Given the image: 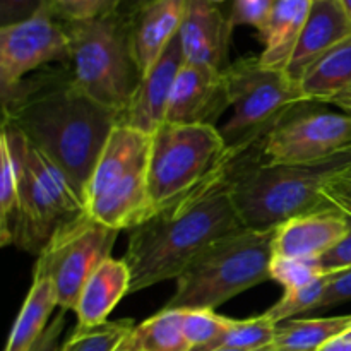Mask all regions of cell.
Masks as SVG:
<instances>
[{
    "label": "cell",
    "instance_id": "603a6c76",
    "mask_svg": "<svg viewBox=\"0 0 351 351\" xmlns=\"http://www.w3.org/2000/svg\"><path fill=\"white\" fill-rule=\"evenodd\" d=\"M55 307H58L57 295L50 280L33 274V283L24 304L10 329L7 346L3 351H29L50 324Z\"/></svg>",
    "mask_w": 351,
    "mask_h": 351
},
{
    "label": "cell",
    "instance_id": "bcb514c9",
    "mask_svg": "<svg viewBox=\"0 0 351 351\" xmlns=\"http://www.w3.org/2000/svg\"><path fill=\"white\" fill-rule=\"evenodd\" d=\"M117 351H123V350H120V348H119V350H117Z\"/></svg>",
    "mask_w": 351,
    "mask_h": 351
},
{
    "label": "cell",
    "instance_id": "5b68a950",
    "mask_svg": "<svg viewBox=\"0 0 351 351\" xmlns=\"http://www.w3.org/2000/svg\"><path fill=\"white\" fill-rule=\"evenodd\" d=\"M235 158L218 127L165 122L151 136L147 161L153 215L211 185L228 171Z\"/></svg>",
    "mask_w": 351,
    "mask_h": 351
},
{
    "label": "cell",
    "instance_id": "6da1fadb",
    "mask_svg": "<svg viewBox=\"0 0 351 351\" xmlns=\"http://www.w3.org/2000/svg\"><path fill=\"white\" fill-rule=\"evenodd\" d=\"M5 125L57 165L84 199V189L120 117L89 98L65 65L45 67L2 99Z\"/></svg>",
    "mask_w": 351,
    "mask_h": 351
},
{
    "label": "cell",
    "instance_id": "30bf717a",
    "mask_svg": "<svg viewBox=\"0 0 351 351\" xmlns=\"http://www.w3.org/2000/svg\"><path fill=\"white\" fill-rule=\"evenodd\" d=\"M305 106L291 108L263 141L264 160L315 163L351 151V113Z\"/></svg>",
    "mask_w": 351,
    "mask_h": 351
},
{
    "label": "cell",
    "instance_id": "f546056e",
    "mask_svg": "<svg viewBox=\"0 0 351 351\" xmlns=\"http://www.w3.org/2000/svg\"><path fill=\"white\" fill-rule=\"evenodd\" d=\"M326 287H328V274H322L314 283L307 285V287L300 288V290L285 291L280 302L274 304L271 308H267L264 314L271 321L276 322V324H281L285 321H290L297 314L317 311L319 304L322 300V295L326 291Z\"/></svg>",
    "mask_w": 351,
    "mask_h": 351
},
{
    "label": "cell",
    "instance_id": "44dd1931",
    "mask_svg": "<svg viewBox=\"0 0 351 351\" xmlns=\"http://www.w3.org/2000/svg\"><path fill=\"white\" fill-rule=\"evenodd\" d=\"M312 0H276L269 19L266 21L259 36L263 40V53L259 62L266 67L285 71L300 40L307 21Z\"/></svg>",
    "mask_w": 351,
    "mask_h": 351
},
{
    "label": "cell",
    "instance_id": "9c48e42d",
    "mask_svg": "<svg viewBox=\"0 0 351 351\" xmlns=\"http://www.w3.org/2000/svg\"><path fill=\"white\" fill-rule=\"evenodd\" d=\"M119 233L86 213L51 237L38 256L33 274L50 280L60 311L74 312L84 285L110 259Z\"/></svg>",
    "mask_w": 351,
    "mask_h": 351
},
{
    "label": "cell",
    "instance_id": "836d02e7",
    "mask_svg": "<svg viewBox=\"0 0 351 351\" xmlns=\"http://www.w3.org/2000/svg\"><path fill=\"white\" fill-rule=\"evenodd\" d=\"M45 10H53V0H0V27L23 23Z\"/></svg>",
    "mask_w": 351,
    "mask_h": 351
},
{
    "label": "cell",
    "instance_id": "7bdbcfd3",
    "mask_svg": "<svg viewBox=\"0 0 351 351\" xmlns=\"http://www.w3.org/2000/svg\"><path fill=\"white\" fill-rule=\"evenodd\" d=\"M206 351H242V350H226V348H218V350H206ZM257 351H276L271 346V348H264V350H257Z\"/></svg>",
    "mask_w": 351,
    "mask_h": 351
},
{
    "label": "cell",
    "instance_id": "2e32d148",
    "mask_svg": "<svg viewBox=\"0 0 351 351\" xmlns=\"http://www.w3.org/2000/svg\"><path fill=\"white\" fill-rule=\"evenodd\" d=\"M351 36V17L339 0H312L300 40L285 72L298 84L308 67L329 48Z\"/></svg>",
    "mask_w": 351,
    "mask_h": 351
},
{
    "label": "cell",
    "instance_id": "8d00e7d4",
    "mask_svg": "<svg viewBox=\"0 0 351 351\" xmlns=\"http://www.w3.org/2000/svg\"><path fill=\"white\" fill-rule=\"evenodd\" d=\"M348 216V215H346ZM350 219V230L331 250L324 254V256L319 259L321 263L322 271L326 274L328 273H336V271H345V269H351V216H348Z\"/></svg>",
    "mask_w": 351,
    "mask_h": 351
},
{
    "label": "cell",
    "instance_id": "d6a6232c",
    "mask_svg": "<svg viewBox=\"0 0 351 351\" xmlns=\"http://www.w3.org/2000/svg\"><path fill=\"white\" fill-rule=\"evenodd\" d=\"M276 0H233L232 10L228 14L230 24L237 26H252L261 31L269 19Z\"/></svg>",
    "mask_w": 351,
    "mask_h": 351
},
{
    "label": "cell",
    "instance_id": "d4e9b609",
    "mask_svg": "<svg viewBox=\"0 0 351 351\" xmlns=\"http://www.w3.org/2000/svg\"><path fill=\"white\" fill-rule=\"evenodd\" d=\"M351 328V315L290 319L278 326L273 348L276 351H317Z\"/></svg>",
    "mask_w": 351,
    "mask_h": 351
},
{
    "label": "cell",
    "instance_id": "8992f818",
    "mask_svg": "<svg viewBox=\"0 0 351 351\" xmlns=\"http://www.w3.org/2000/svg\"><path fill=\"white\" fill-rule=\"evenodd\" d=\"M65 27L71 41L65 67L74 82L89 98L120 117L143 81L129 23L108 12L95 19L65 23Z\"/></svg>",
    "mask_w": 351,
    "mask_h": 351
},
{
    "label": "cell",
    "instance_id": "ab89813d",
    "mask_svg": "<svg viewBox=\"0 0 351 351\" xmlns=\"http://www.w3.org/2000/svg\"><path fill=\"white\" fill-rule=\"evenodd\" d=\"M317 351H351V338H346V336L341 335L338 338L331 339L329 343H326Z\"/></svg>",
    "mask_w": 351,
    "mask_h": 351
},
{
    "label": "cell",
    "instance_id": "b9f144b4",
    "mask_svg": "<svg viewBox=\"0 0 351 351\" xmlns=\"http://www.w3.org/2000/svg\"><path fill=\"white\" fill-rule=\"evenodd\" d=\"M339 2L343 3V7H345V10L348 12V16L351 17V0H339Z\"/></svg>",
    "mask_w": 351,
    "mask_h": 351
},
{
    "label": "cell",
    "instance_id": "f35d334b",
    "mask_svg": "<svg viewBox=\"0 0 351 351\" xmlns=\"http://www.w3.org/2000/svg\"><path fill=\"white\" fill-rule=\"evenodd\" d=\"M154 2H158V0H115L110 12L129 23L134 16H137L141 10L146 9Z\"/></svg>",
    "mask_w": 351,
    "mask_h": 351
},
{
    "label": "cell",
    "instance_id": "484cf974",
    "mask_svg": "<svg viewBox=\"0 0 351 351\" xmlns=\"http://www.w3.org/2000/svg\"><path fill=\"white\" fill-rule=\"evenodd\" d=\"M21 185L7 141L0 136V243L9 247L16 243L17 221H19Z\"/></svg>",
    "mask_w": 351,
    "mask_h": 351
},
{
    "label": "cell",
    "instance_id": "7a4b0ae2",
    "mask_svg": "<svg viewBox=\"0 0 351 351\" xmlns=\"http://www.w3.org/2000/svg\"><path fill=\"white\" fill-rule=\"evenodd\" d=\"M242 228L226 171L187 201L130 230L123 256L132 274L130 293L177 280L209 245Z\"/></svg>",
    "mask_w": 351,
    "mask_h": 351
},
{
    "label": "cell",
    "instance_id": "1f68e13d",
    "mask_svg": "<svg viewBox=\"0 0 351 351\" xmlns=\"http://www.w3.org/2000/svg\"><path fill=\"white\" fill-rule=\"evenodd\" d=\"M115 0H53L55 14L65 23L88 21L105 16L112 10Z\"/></svg>",
    "mask_w": 351,
    "mask_h": 351
},
{
    "label": "cell",
    "instance_id": "5bb4252c",
    "mask_svg": "<svg viewBox=\"0 0 351 351\" xmlns=\"http://www.w3.org/2000/svg\"><path fill=\"white\" fill-rule=\"evenodd\" d=\"M233 26L219 5L187 0L178 38L185 64L226 71L230 67L228 50Z\"/></svg>",
    "mask_w": 351,
    "mask_h": 351
},
{
    "label": "cell",
    "instance_id": "e0dca14e",
    "mask_svg": "<svg viewBox=\"0 0 351 351\" xmlns=\"http://www.w3.org/2000/svg\"><path fill=\"white\" fill-rule=\"evenodd\" d=\"M86 213L117 232H130L153 216L147 167L120 178L106 191L86 202Z\"/></svg>",
    "mask_w": 351,
    "mask_h": 351
},
{
    "label": "cell",
    "instance_id": "4dcf8cb0",
    "mask_svg": "<svg viewBox=\"0 0 351 351\" xmlns=\"http://www.w3.org/2000/svg\"><path fill=\"white\" fill-rule=\"evenodd\" d=\"M271 280L285 288V291H295L314 283L326 274L319 259H291V257L274 256L269 267Z\"/></svg>",
    "mask_w": 351,
    "mask_h": 351
},
{
    "label": "cell",
    "instance_id": "ee69618b",
    "mask_svg": "<svg viewBox=\"0 0 351 351\" xmlns=\"http://www.w3.org/2000/svg\"><path fill=\"white\" fill-rule=\"evenodd\" d=\"M202 2H208V3H213V5H221V3H225L226 0H202Z\"/></svg>",
    "mask_w": 351,
    "mask_h": 351
},
{
    "label": "cell",
    "instance_id": "7c38bea8",
    "mask_svg": "<svg viewBox=\"0 0 351 351\" xmlns=\"http://www.w3.org/2000/svg\"><path fill=\"white\" fill-rule=\"evenodd\" d=\"M228 108L226 71L184 64L175 79L165 122L216 127V120Z\"/></svg>",
    "mask_w": 351,
    "mask_h": 351
},
{
    "label": "cell",
    "instance_id": "ffe728a7",
    "mask_svg": "<svg viewBox=\"0 0 351 351\" xmlns=\"http://www.w3.org/2000/svg\"><path fill=\"white\" fill-rule=\"evenodd\" d=\"M132 274L123 259H106L93 273L77 298L74 314L77 329H91L108 322V315L123 297L130 295Z\"/></svg>",
    "mask_w": 351,
    "mask_h": 351
},
{
    "label": "cell",
    "instance_id": "60d3db41",
    "mask_svg": "<svg viewBox=\"0 0 351 351\" xmlns=\"http://www.w3.org/2000/svg\"><path fill=\"white\" fill-rule=\"evenodd\" d=\"M331 105L339 106V108H343V110H345V112L351 113V91L346 93V95L341 96V98L336 99V101H332Z\"/></svg>",
    "mask_w": 351,
    "mask_h": 351
},
{
    "label": "cell",
    "instance_id": "9a60e30c",
    "mask_svg": "<svg viewBox=\"0 0 351 351\" xmlns=\"http://www.w3.org/2000/svg\"><path fill=\"white\" fill-rule=\"evenodd\" d=\"M350 219L338 209L298 216L278 226L273 252L291 259H321L348 233Z\"/></svg>",
    "mask_w": 351,
    "mask_h": 351
},
{
    "label": "cell",
    "instance_id": "d590c367",
    "mask_svg": "<svg viewBox=\"0 0 351 351\" xmlns=\"http://www.w3.org/2000/svg\"><path fill=\"white\" fill-rule=\"evenodd\" d=\"M322 197L331 208L351 216V165L326 185Z\"/></svg>",
    "mask_w": 351,
    "mask_h": 351
},
{
    "label": "cell",
    "instance_id": "74e56055",
    "mask_svg": "<svg viewBox=\"0 0 351 351\" xmlns=\"http://www.w3.org/2000/svg\"><path fill=\"white\" fill-rule=\"evenodd\" d=\"M67 326V311H60L29 351H62V335Z\"/></svg>",
    "mask_w": 351,
    "mask_h": 351
},
{
    "label": "cell",
    "instance_id": "4fadbf2b",
    "mask_svg": "<svg viewBox=\"0 0 351 351\" xmlns=\"http://www.w3.org/2000/svg\"><path fill=\"white\" fill-rule=\"evenodd\" d=\"M185 64L180 38L177 36L165 48L153 67L143 75L139 88L125 112L120 115L119 123L134 127L141 132L153 136L165 123L170 105L175 79Z\"/></svg>",
    "mask_w": 351,
    "mask_h": 351
},
{
    "label": "cell",
    "instance_id": "f6af8a7d",
    "mask_svg": "<svg viewBox=\"0 0 351 351\" xmlns=\"http://www.w3.org/2000/svg\"><path fill=\"white\" fill-rule=\"evenodd\" d=\"M343 336H346V338H351V328L348 329V331H346L345 332V335H343Z\"/></svg>",
    "mask_w": 351,
    "mask_h": 351
},
{
    "label": "cell",
    "instance_id": "e575fe53",
    "mask_svg": "<svg viewBox=\"0 0 351 351\" xmlns=\"http://www.w3.org/2000/svg\"><path fill=\"white\" fill-rule=\"evenodd\" d=\"M346 302H351V269L328 273V287L317 311L338 307Z\"/></svg>",
    "mask_w": 351,
    "mask_h": 351
},
{
    "label": "cell",
    "instance_id": "7402d4cb",
    "mask_svg": "<svg viewBox=\"0 0 351 351\" xmlns=\"http://www.w3.org/2000/svg\"><path fill=\"white\" fill-rule=\"evenodd\" d=\"M305 103L336 101L351 91V36L329 48L298 82Z\"/></svg>",
    "mask_w": 351,
    "mask_h": 351
},
{
    "label": "cell",
    "instance_id": "52a82bcc",
    "mask_svg": "<svg viewBox=\"0 0 351 351\" xmlns=\"http://www.w3.org/2000/svg\"><path fill=\"white\" fill-rule=\"evenodd\" d=\"M19 173L21 202L14 247L40 256L51 237L86 215V204L67 175L41 154L23 134L2 123Z\"/></svg>",
    "mask_w": 351,
    "mask_h": 351
},
{
    "label": "cell",
    "instance_id": "ac0fdd59",
    "mask_svg": "<svg viewBox=\"0 0 351 351\" xmlns=\"http://www.w3.org/2000/svg\"><path fill=\"white\" fill-rule=\"evenodd\" d=\"M151 136L134 127L117 123L106 139L105 147L95 165L91 178L84 189V204L120 178L147 167Z\"/></svg>",
    "mask_w": 351,
    "mask_h": 351
},
{
    "label": "cell",
    "instance_id": "cb8c5ba5",
    "mask_svg": "<svg viewBox=\"0 0 351 351\" xmlns=\"http://www.w3.org/2000/svg\"><path fill=\"white\" fill-rule=\"evenodd\" d=\"M123 351H192L182 326L180 308H161L153 317L136 324L125 341Z\"/></svg>",
    "mask_w": 351,
    "mask_h": 351
},
{
    "label": "cell",
    "instance_id": "8fae6325",
    "mask_svg": "<svg viewBox=\"0 0 351 351\" xmlns=\"http://www.w3.org/2000/svg\"><path fill=\"white\" fill-rule=\"evenodd\" d=\"M65 23L45 10L23 23L0 27V96L5 99L21 82L51 64L69 62Z\"/></svg>",
    "mask_w": 351,
    "mask_h": 351
},
{
    "label": "cell",
    "instance_id": "83f0119b",
    "mask_svg": "<svg viewBox=\"0 0 351 351\" xmlns=\"http://www.w3.org/2000/svg\"><path fill=\"white\" fill-rule=\"evenodd\" d=\"M134 326L130 319H120L91 329L75 328L67 341H64L62 351H117Z\"/></svg>",
    "mask_w": 351,
    "mask_h": 351
},
{
    "label": "cell",
    "instance_id": "d6986e66",
    "mask_svg": "<svg viewBox=\"0 0 351 351\" xmlns=\"http://www.w3.org/2000/svg\"><path fill=\"white\" fill-rule=\"evenodd\" d=\"M187 0H158L129 21L134 57L143 75L178 34Z\"/></svg>",
    "mask_w": 351,
    "mask_h": 351
},
{
    "label": "cell",
    "instance_id": "4316f807",
    "mask_svg": "<svg viewBox=\"0 0 351 351\" xmlns=\"http://www.w3.org/2000/svg\"><path fill=\"white\" fill-rule=\"evenodd\" d=\"M278 326L274 321H271L266 314L256 315V317L243 319V321H237L232 319L230 328L211 343L209 346L201 350L192 351H206V350H242V351H257L264 348H271L276 338Z\"/></svg>",
    "mask_w": 351,
    "mask_h": 351
},
{
    "label": "cell",
    "instance_id": "3957f363",
    "mask_svg": "<svg viewBox=\"0 0 351 351\" xmlns=\"http://www.w3.org/2000/svg\"><path fill=\"white\" fill-rule=\"evenodd\" d=\"M263 143L228 168V187L240 221L250 230H274L290 219L332 209L322 197L326 185L351 165V151L315 163L264 160Z\"/></svg>",
    "mask_w": 351,
    "mask_h": 351
},
{
    "label": "cell",
    "instance_id": "277c9868",
    "mask_svg": "<svg viewBox=\"0 0 351 351\" xmlns=\"http://www.w3.org/2000/svg\"><path fill=\"white\" fill-rule=\"evenodd\" d=\"M274 230L242 228L209 245L180 276L163 308H211L271 280Z\"/></svg>",
    "mask_w": 351,
    "mask_h": 351
},
{
    "label": "cell",
    "instance_id": "ba28073f",
    "mask_svg": "<svg viewBox=\"0 0 351 351\" xmlns=\"http://www.w3.org/2000/svg\"><path fill=\"white\" fill-rule=\"evenodd\" d=\"M232 117L219 129L235 156L259 146L276 123L304 98L288 74L259 58H240L226 69Z\"/></svg>",
    "mask_w": 351,
    "mask_h": 351
},
{
    "label": "cell",
    "instance_id": "f1b7e54d",
    "mask_svg": "<svg viewBox=\"0 0 351 351\" xmlns=\"http://www.w3.org/2000/svg\"><path fill=\"white\" fill-rule=\"evenodd\" d=\"M182 326L192 350H201L215 343L232 324V319L216 314L211 308H180Z\"/></svg>",
    "mask_w": 351,
    "mask_h": 351
}]
</instances>
